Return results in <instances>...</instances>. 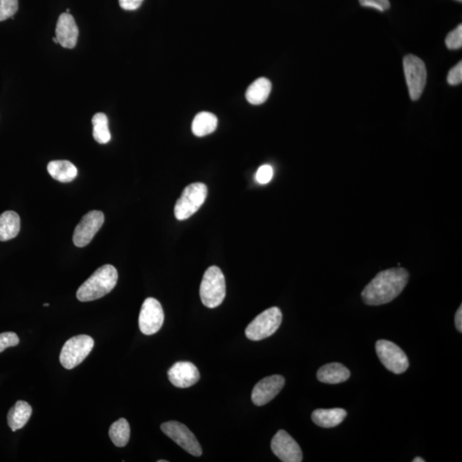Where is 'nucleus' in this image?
<instances>
[{"label":"nucleus","instance_id":"nucleus-28","mask_svg":"<svg viewBox=\"0 0 462 462\" xmlns=\"http://www.w3.org/2000/svg\"><path fill=\"white\" fill-rule=\"evenodd\" d=\"M255 177H256L258 183H268L273 177V168L269 165H262L258 169L256 176Z\"/></svg>","mask_w":462,"mask_h":462},{"label":"nucleus","instance_id":"nucleus-7","mask_svg":"<svg viewBox=\"0 0 462 462\" xmlns=\"http://www.w3.org/2000/svg\"><path fill=\"white\" fill-rule=\"evenodd\" d=\"M404 69L410 98L413 101H417L426 87V65L415 55H408L404 59Z\"/></svg>","mask_w":462,"mask_h":462},{"label":"nucleus","instance_id":"nucleus-4","mask_svg":"<svg viewBox=\"0 0 462 462\" xmlns=\"http://www.w3.org/2000/svg\"><path fill=\"white\" fill-rule=\"evenodd\" d=\"M208 197V187L202 183H195L184 188L182 195L176 201L175 216L180 221L188 220L193 216L204 204Z\"/></svg>","mask_w":462,"mask_h":462},{"label":"nucleus","instance_id":"nucleus-31","mask_svg":"<svg viewBox=\"0 0 462 462\" xmlns=\"http://www.w3.org/2000/svg\"><path fill=\"white\" fill-rule=\"evenodd\" d=\"M144 0H118L122 9L125 10H135L142 6Z\"/></svg>","mask_w":462,"mask_h":462},{"label":"nucleus","instance_id":"nucleus-12","mask_svg":"<svg viewBox=\"0 0 462 462\" xmlns=\"http://www.w3.org/2000/svg\"><path fill=\"white\" fill-rule=\"evenodd\" d=\"M272 452L283 462H301L302 449L295 440L287 431L280 430L273 437L271 443Z\"/></svg>","mask_w":462,"mask_h":462},{"label":"nucleus","instance_id":"nucleus-19","mask_svg":"<svg viewBox=\"0 0 462 462\" xmlns=\"http://www.w3.org/2000/svg\"><path fill=\"white\" fill-rule=\"evenodd\" d=\"M32 415L31 406L24 401H18L10 409L7 420L8 426L13 431H17L25 427Z\"/></svg>","mask_w":462,"mask_h":462},{"label":"nucleus","instance_id":"nucleus-33","mask_svg":"<svg viewBox=\"0 0 462 462\" xmlns=\"http://www.w3.org/2000/svg\"><path fill=\"white\" fill-rule=\"evenodd\" d=\"M424 461H424V459H422V458L420 457H416L415 459L413 460V462H424Z\"/></svg>","mask_w":462,"mask_h":462},{"label":"nucleus","instance_id":"nucleus-13","mask_svg":"<svg viewBox=\"0 0 462 462\" xmlns=\"http://www.w3.org/2000/svg\"><path fill=\"white\" fill-rule=\"evenodd\" d=\"M286 384V379L281 375L266 377L254 386L252 401L254 405L264 406L274 399Z\"/></svg>","mask_w":462,"mask_h":462},{"label":"nucleus","instance_id":"nucleus-3","mask_svg":"<svg viewBox=\"0 0 462 462\" xmlns=\"http://www.w3.org/2000/svg\"><path fill=\"white\" fill-rule=\"evenodd\" d=\"M203 305L208 308H215L224 302L226 295V284L220 268L211 266L203 276L201 288H199Z\"/></svg>","mask_w":462,"mask_h":462},{"label":"nucleus","instance_id":"nucleus-23","mask_svg":"<svg viewBox=\"0 0 462 462\" xmlns=\"http://www.w3.org/2000/svg\"><path fill=\"white\" fill-rule=\"evenodd\" d=\"M109 436L110 440L117 447L127 445L131 438V427L125 419H120L114 422L110 427Z\"/></svg>","mask_w":462,"mask_h":462},{"label":"nucleus","instance_id":"nucleus-18","mask_svg":"<svg viewBox=\"0 0 462 462\" xmlns=\"http://www.w3.org/2000/svg\"><path fill=\"white\" fill-rule=\"evenodd\" d=\"M20 228L19 215L13 211H6L0 215V241L6 242L16 238Z\"/></svg>","mask_w":462,"mask_h":462},{"label":"nucleus","instance_id":"nucleus-25","mask_svg":"<svg viewBox=\"0 0 462 462\" xmlns=\"http://www.w3.org/2000/svg\"><path fill=\"white\" fill-rule=\"evenodd\" d=\"M18 10V0H0V22L13 17Z\"/></svg>","mask_w":462,"mask_h":462},{"label":"nucleus","instance_id":"nucleus-34","mask_svg":"<svg viewBox=\"0 0 462 462\" xmlns=\"http://www.w3.org/2000/svg\"><path fill=\"white\" fill-rule=\"evenodd\" d=\"M53 42H54V43H58L56 37H54V38L53 39Z\"/></svg>","mask_w":462,"mask_h":462},{"label":"nucleus","instance_id":"nucleus-6","mask_svg":"<svg viewBox=\"0 0 462 462\" xmlns=\"http://www.w3.org/2000/svg\"><path fill=\"white\" fill-rule=\"evenodd\" d=\"M94 346V339L88 335L74 336L62 347L60 363L65 369H73L79 365L91 353Z\"/></svg>","mask_w":462,"mask_h":462},{"label":"nucleus","instance_id":"nucleus-32","mask_svg":"<svg viewBox=\"0 0 462 462\" xmlns=\"http://www.w3.org/2000/svg\"><path fill=\"white\" fill-rule=\"evenodd\" d=\"M454 321H456L457 331L462 332V306H461L459 309L457 310L456 317H454Z\"/></svg>","mask_w":462,"mask_h":462},{"label":"nucleus","instance_id":"nucleus-22","mask_svg":"<svg viewBox=\"0 0 462 462\" xmlns=\"http://www.w3.org/2000/svg\"><path fill=\"white\" fill-rule=\"evenodd\" d=\"M217 127V118L214 114L202 112L195 117L192 123V131L198 138L212 134Z\"/></svg>","mask_w":462,"mask_h":462},{"label":"nucleus","instance_id":"nucleus-21","mask_svg":"<svg viewBox=\"0 0 462 462\" xmlns=\"http://www.w3.org/2000/svg\"><path fill=\"white\" fill-rule=\"evenodd\" d=\"M272 91V83L267 79L261 77L254 81L247 88L246 98L250 104L258 106L263 104Z\"/></svg>","mask_w":462,"mask_h":462},{"label":"nucleus","instance_id":"nucleus-8","mask_svg":"<svg viewBox=\"0 0 462 462\" xmlns=\"http://www.w3.org/2000/svg\"><path fill=\"white\" fill-rule=\"evenodd\" d=\"M376 352L384 367L395 374H402L409 367L404 351L393 342L379 340L376 343Z\"/></svg>","mask_w":462,"mask_h":462},{"label":"nucleus","instance_id":"nucleus-35","mask_svg":"<svg viewBox=\"0 0 462 462\" xmlns=\"http://www.w3.org/2000/svg\"><path fill=\"white\" fill-rule=\"evenodd\" d=\"M49 306V304H48V303H45V304H44V306Z\"/></svg>","mask_w":462,"mask_h":462},{"label":"nucleus","instance_id":"nucleus-10","mask_svg":"<svg viewBox=\"0 0 462 462\" xmlns=\"http://www.w3.org/2000/svg\"><path fill=\"white\" fill-rule=\"evenodd\" d=\"M165 313L162 306L156 299L147 298L143 302L139 316V327L144 335L157 333L164 324Z\"/></svg>","mask_w":462,"mask_h":462},{"label":"nucleus","instance_id":"nucleus-1","mask_svg":"<svg viewBox=\"0 0 462 462\" xmlns=\"http://www.w3.org/2000/svg\"><path fill=\"white\" fill-rule=\"evenodd\" d=\"M409 273L404 268L388 269L379 272L362 291L365 304L379 306L393 302L405 289Z\"/></svg>","mask_w":462,"mask_h":462},{"label":"nucleus","instance_id":"nucleus-20","mask_svg":"<svg viewBox=\"0 0 462 462\" xmlns=\"http://www.w3.org/2000/svg\"><path fill=\"white\" fill-rule=\"evenodd\" d=\"M47 171L53 179L65 183L72 182L79 173L76 166L68 160L51 161L47 165Z\"/></svg>","mask_w":462,"mask_h":462},{"label":"nucleus","instance_id":"nucleus-27","mask_svg":"<svg viewBox=\"0 0 462 462\" xmlns=\"http://www.w3.org/2000/svg\"><path fill=\"white\" fill-rule=\"evenodd\" d=\"M19 345V338L14 332H3L0 334V353L5 351L7 347H15Z\"/></svg>","mask_w":462,"mask_h":462},{"label":"nucleus","instance_id":"nucleus-30","mask_svg":"<svg viewBox=\"0 0 462 462\" xmlns=\"http://www.w3.org/2000/svg\"><path fill=\"white\" fill-rule=\"evenodd\" d=\"M447 81L449 85L452 86H456V85H459L462 81V63L460 62L459 64H457L454 66V68L451 69L449 72L448 77H447Z\"/></svg>","mask_w":462,"mask_h":462},{"label":"nucleus","instance_id":"nucleus-24","mask_svg":"<svg viewBox=\"0 0 462 462\" xmlns=\"http://www.w3.org/2000/svg\"><path fill=\"white\" fill-rule=\"evenodd\" d=\"M92 135L94 138L99 144L108 143L112 138L110 132L108 127V118L106 114L102 113H96L94 117L92 118Z\"/></svg>","mask_w":462,"mask_h":462},{"label":"nucleus","instance_id":"nucleus-2","mask_svg":"<svg viewBox=\"0 0 462 462\" xmlns=\"http://www.w3.org/2000/svg\"><path fill=\"white\" fill-rule=\"evenodd\" d=\"M117 279L118 273L113 265H103L81 284L76 292V297L81 302L98 300L115 288Z\"/></svg>","mask_w":462,"mask_h":462},{"label":"nucleus","instance_id":"nucleus-14","mask_svg":"<svg viewBox=\"0 0 462 462\" xmlns=\"http://www.w3.org/2000/svg\"><path fill=\"white\" fill-rule=\"evenodd\" d=\"M168 378L174 386L186 389L197 383L201 379V374L198 368L191 362L180 361L170 368Z\"/></svg>","mask_w":462,"mask_h":462},{"label":"nucleus","instance_id":"nucleus-11","mask_svg":"<svg viewBox=\"0 0 462 462\" xmlns=\"http://www.w3.org/2000/svg\"><path fill=\"white\" fill-rule=\"evenodd\" d=\"M105 222L104 213L101 211H91L77 224L73 235V242L76 247H83L94 239Z\"/></svg>","mask_w":462,"mask_h":462},{"label":"nucleus","instance_id":"nucleus-16","mask_svg":"<svg viewBox=\"0 0 462 462\" xmlns=\"http://www.w3.org/2000/svg\"><path fill=\"white\" fill-rule=\"evenodd\" d=\"M317 378L324 383L336 384L347 381L350 378V372L343 364L330 363L319 369Z\"/></svg>","mask_w":462,"mask_h":462},{"label":"nucleus","instance_id":"nucleus-36","mask_svg":"<svg viewBox=\"0 0 462 462\" xmlns=\"http://www.w3.org/2000/svg\"><path fill=\"white\" fill-rule=\"evenodd\" d=\"M158 461V462H167V461H163V460Z\"/></svg>","mask_w":462,"mask_h":462},{"label":"nucleus","instance_id":"nucleus-26","mask_svg":"<svg viewBox=\"0 0 462 462\" xmlns=\"http://www.w3.org/2000/svg\"><path fill=\"white\" fill-rule=\"evenodd\" d=\"M447 47L450 50L460 49L462 47V26L459 25L451 31L445 40Z\"/></svg>","mask_w":462,"mask_h":462},{"label":"nucleus","instance_id":"nucleus-15","mask_svg":"<svg viewBox=\"0 0 462 462\" xmlns=\"http://www.w3.org/2000/svg\"><path fill=\"white\" fill-rule=\"evenodd\" d=\"M79 31L75 19L69 13H63L56 26V38L63 47L72 49L79 39Z\"/></svg>","mask_w":462,"mask_h":462},{"label":"nucleus","instance_id":"nucleus-9","mask_svg":"<svg viewBox=\"0 0 462 462\" xmlns=\"http://www.w3.org/2000/svg\"><path fill=\"white\" fill-rule=\"evenodd\" d=\"M161 430L170 438L194 456H201L202 449L197 438L185 424L169 421L161 424Z\"/></svg>","mask_w":462,"mask_h":462},{"label":"nucleus","instance_id":"nucleus-17","mask_svg":"<svg viewBox=\"0 0 462 462\" xmlns=\"http://www.w3.org/2000/svg\"><path fill=\"white\" fill-rule=\"evenodd\" d=\"M347 417L343 409H317L312 413V420L317 426L323 428L338 427Z\"/></svg>","mask_w":462,"mask_h":462},{"label":"nucleus","instance_id":"nucleus-37","mask_svg":"<svg viewBox=\"0 0 462 462\" xmlns=\"http://www.w3.org/2000/svg\"><path fill=\"white\" fill-rule=\"evenodd\" d=\"M457 1H460V2H461V1H462V0H457Z\"/></svg>","mask_w":462,"mask_h":462},{"label":"nucleus","instance_id":"nucleus-29","mask_svg":"<svg viewBox=\"0 0 462 462\" xmlns=\"http://www.w3.org/2000/svg\"><path fill=\"white\" fill-rule=\"evenodd\" d=\"M361 5L365 7H371L379 10V12H384L390 8V3L389 0H358Z\"/></svg>","mask_w":462,"mask_h":462},{"label":"nucleus","instance_id":"nucleus-5","mask_svg":"<svg viewBox=\"0 0 462 462\" xmlns=\"http://www.w3.org/2000/svg\"><path fill=\"white\" fill-rule=\"evenodd\" d=\"M283 314L276 306L258 314L245 331L247 338L252 341H261L272 336L282 324Z\"/></svg>","mask_w":462,"mask_h":462}]
</instances>
